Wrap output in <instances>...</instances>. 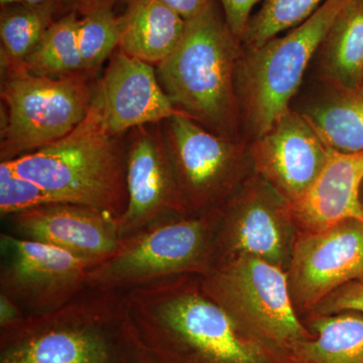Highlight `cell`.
I'll list each match as a JSON object with an SVG mask.
<instances>
[{"label":"cell","instance_id":"cell-1","mask_svg":"<svg viewBox=\"0 0 363 363\" xmlns=\"http://www.w3.org/2000/svg\"><path fill=\"white\" fill-rule=\"evenodd\" d=\"M123 311L140 363H298L238 323L207 295L199 274L126 291Z\"/></svg>","mask_w":363,"mask_h":363},{"label":"cell","instance_id":"cell-2","mask_svg":"<svg viewBox=\"0 0 363 363\" xmlns=\"http://www.w3.org/2000/svg\"><path fill=\"white\" fill-rule=\"evenodd\" d=\"M123 294L87 286L58 309L0 326V363H140Z\"/></svg>","mask_w":363,"mask_h":363},{"label":"cell","instance_id":"cell-3","mask_svg":"<svg viewBox=\"0 0 363 363\" xmlns=\"http://www.w3.org/2000/svg\"><path fill=\"white\" fill-rule=\"evenodd\" d=\"M242 52L221 6L211 0L187 21L180 45L157 66V78L177 111L217 135L234 138L240 116L236 74Z\"/></svg>","mask_w":363,"mask_h":363},{"label":"cell","instance_id":"cell-4","mask_svg":"<svg viewBox=\"0 0 363 363\" xmlns=\"http://www.w3.org/2000/svg\"><path fill=\"white\" fill-rule=\"evenodd\" d=\"M11 162L60 203L96 208L116 219L128 206L126 142L107 131L93 104L70 133Z\"/></svg>","mask_w":363,"mask_h":363},{"label":"cell","instance_id":"cell-5","mask_svg":"<svg viewBox=\"0 0 363 363\" xmlns=\"http://www.w3.org/2000/svg\"><path fill=\"white\" fill-rule=\"evenodd\" d=\"M221 208L181 216L124 238L121 250L88 272L87 286L126 292L184 274L205 276L215 266Z\"/></svg>","mask_w":363,"mask_h":363},{"label":"cell","instance_id":"cell-6","mask_svg":"<svg viewBox=\"0 0 363 363\" xmlns=\"http://www.w3.org/2000/svg\"><path fill=\"white\" fill-rule=\"evenodd\" d=\"M350 0H326L307 21L264 45L245 49L236 74V89L248 130L257 138L290 111L313 56Z\"/></svg>","mask_w":363,"mask_h":363},{"label":"cell","instance_id":"cell-7","mask_svg":"<svg viewBox=\"0 0 363 363\" xmlns=\"http://www.w3.org/2000/svg\"><path fill=\"white\" fill-rule=\"evenodd\" d=\"M4 71L1 162L57 142L87 116L93 99L87 72L52 78L33 75L20 67Z\"/></svg>","mask_w":363,"mask_h":363},{"label":"cell","instance_id":"cell-8","mask_svg":"<svg viewBox=\"0 0 363 363\" xmlns=\"http://www.w3.org/2000/svg\"><path fill=\"white\" fill-rule=\"evenodd\" d=\"M202 286L241 326L284 350L293 353L298 343L314 337L298 319L286 272L278 267L233 257L202 276Z\"/></svg>","mask_w":363,"mask_h":363},{"label":"cell","instance_id":"cell-9","mask_svg":"<svg viewBox=\"0 0 363 363\" xmlns=\"http://www.w3.org/2000/svg\"><path fill=\"white\" fill-rule=\"evenodd\" d=\"M162 126L189 216L223 207L240 179L242 145L182 112Z\"/></svg>","mask_w":363,"mask_h":363},{"label":"cell","instance_id":"cell-10","mask_svg":"<svg viewBox=\"0 0 363 363\" xmlns=\"http://www.w3.org/2000/svg\"><path fill=\"white\" fill-rule=\"evenodd\" d=\"M296 229L291 202L257 175L221 208L215 264L250 257L285 271L292 257Z\"/></svg>","mask_w":363,"mask_h":363},{"label":"cell","instance_id":"cell-11","mask_svg":"<svg viewBox=\"0 0 363 363\" xmlns=\"http://www.w3.org/2000/svg\"><path fill=\"white\" fill-rule=\"evenodd\" d=\"M0 293L25 314L58 309L87 289L95 264L62 248L2 233Z\"/></svg>","mask_w":363,"mask_h":363},{"label":"cell","instance_id":"cell-12","mask_svg":"<svg viewBox=\"0 0 363 363\" xmlns=\"http://www.w3.org/2000/svg\"><path fill=\"white\" fill-rule=\"evenodd\" d=\"M128 206L118 218L121 238L160 222L189 216L162 123L131 130L126 142Z\"/></svg>","mask_w":363,"mask_h":363},{"label":"cell","instance_id":"cell-13","mask_svg":"<svg viewBox=\"0 0 363 363\" xmlns=\"http://www.w3.org/2000/svg\"><path fill=\"white\" fill-rule=\"evenodd\" d=\"M286 272L296 310L306 311H314L340 286L363 279V220L301 233Z\"/></svg>","mask_w":363,"mask_h":363},{"label":"cell","instance_id":"cell-14","mask_svg":"<svg viewBox=\"0 0 363 363\" xmlns=\"http://www.w3.org/2000/svg\"><path fill=\"white\" fill-rule=\"evenodd\" d=\"M331 152L308 119L291 109L250 147L257 175L291 203L309 190Z\"/></svg>","mask_w":363,"mask_h":363},{"label":"cell","instance_id":"cell-15","mask_svg":"<svg viewBox=\"0 0 363 363\" xmlns=\"http://www.w3.org/2000/svg\"><path fill=\"white\" fill-rule=\"evenodd\" d=\"M92 104L114 136L164 123L180 112L162 89L157 68L119 49L93 88Z\"/></svg>","mask_w":363,"mask_h":363},{"label":"cell","instance_id":"cell-16","mask_svg":"<svg viewBox=\"0 0 363 363\" xmlns=\"http://www.w3.org/2000/svg\"><path fill=\"white\" fill-rule=\"evenodd\" d=\"M13 235L62 248L96 266L123 247L118 219L96 208L52 203L9 216Z\"/></svg>","mask_w":363,"mask_h":363},{"label":"cell","instance_id":"cell-17","mask_svg":"<svg viewBox=\"0 0 363 363\" xmlns=\"http://www.w3.org/2000/svg\"><path fill=\"white\" fill-rule=\"evenodd\" d=\"M362 182L363 154L332 150L326 166L309 190L291 203L297 228L302 233H318L350 219L363 220Z\"/></svg>","mask_w":363,"mask_h":363},{"label":"cell","instance_id":"cell-18","mask_svg":"<svg viewBox=\"0 0 363 363\" xmlns=\"http://www.w3.org/2000/svg\"><path fill=\"white\" fill-rule=\"evenodd\" d=\"M118 49L160 65L183 39L187 21L159 0H128Z\"/></svg>","mask_w":363,"mask_h":363},{"label":"cell","instance_id":"cell-19","mask_svg":"<svg viewBox=\"0 0 363 363\" xmlns=\"http://www.w3.org/2000/svg\"><path fill=\"white\" fill-rule=\"evenodd\" d=\"M321 69L330 86L358 89L363 79V0H350L320 47Z\"/></svg>","mask_w":363,"mask_h":363},{"label":"cell","instance_id":"cell-20","mask_svg":"<svg viewBox=\"0 0 363 363\" xmlns=\"http://www.w3.org/2000/svg\"><path fill=\"white\" fill-rule=\"evenodd\" d=\"M330 87V93L313 102L302 114L331 150L363 154V92Z\"/></svg>","mask_w":363,"mask_h":363},{"label":"cell","instance_id":"cell-21","mask_svg":"<svg viewBox=\"0 0 363 363\" xmlns=\"http://www.w3.org/2000/svg\"><path fill=\"white\" fill-rule=\"evenodd\" d=\"M314 335L293 353L298 363H363V315L347 311L314 316L307 323Z\"/></svg>","mask_w":363,"mask_h":363},{"label":"cell","instance_id":"cell-22","mask_svg":"<svg viewBox=\"0 0 363 363\" xmlns=\"http://www.w3.org/2000/svg\"><path fill=\"white\" fill-rule=\"evenodd\" d=\"M78 23L75 13H67L55 21L32 52L20 65L13 67H20L33 75L52 78L86 72L79 48Z\"/></svg>","mask_w":363,"mask_h":363},{"label":"cell","instance_id":"cell-23","mask_svg":"<svg viewBox=\"0 0 363 363\" xmlns=\"http://www.w3.org/2000/svg\"><path fill=\"white\" fill-rule=\"evenodd\" d=\"M58 6L11 4L1 7L0 39L2 67L20 65L37 47L50 26Z\"/></svg>","mask_w":363,"mask_h":363},{"label":"cell","instance_id":"cell-24","mask_svg":"<svg viewBox=\"0 0 363 363\" xmlns=\"http://www.w3.org/2000/svg\"><path fill=\"white\" fill-rule=\"evenodd\" d=\"M326 0H262L248 21L241 44L252 49L307 21Z\"/></svg>","mask_w":363,"mask_h":363},{"label":"cell","instance_id":"cell-25","mask_svg":"<svg viewBox=\"0 0 363 363\" xmlns=\"http://www.w3.org/2000/svg\"><path fill=\"white\" fill-rule=\"evenodd\" d=\"M123 16L102 7L79 18L78 43L84 70L93 72L111 58L121 44Z\"/></svg>","mask_w":363,"mask_h":363},{"label":"cell","instance_id":"cell-26","mask_svg":"<svg viewBox=\"0 0 363 363\" xmlns=\"http://www.w3.org/2000/svg\"><path fill=\"white\" fill-rule=\"evenodd\" d=\"M52 203L60 202L35 182L18 175L11 161L0 162V214L2 217Z\"/></svg>","mask_w":363,"mask_h":363},{"label":"cell","instance_id":"cell-27","mask_svg":"<svg viewBox=\"0 0 363 363\" xmlns=\"http://www.w3.org/2000/svg\"><path fill=\"white\" fill-rule=\"evenodd\" d=\"M353 311L363 315V279L346 284L329 294L313 311L314 316Z\"/></svg>","mask_w":363,"mask_h":363},{"label":"cell","instance_id":"cell-28","mask_svg":"<svg viewBox=\"0 0 363 363\" xmlns=\"http://www.w3.org/2000/svg\"><path fill=\"white\" fill-rule=\"evenodd\" d=\"M221 6L229 28L234 35L241 40L250 18L253 9L262 0H216Z\"/></svg>","mask_w":363,"mask_h":363},{"label":"cell","instance_id":"cell-29","mask_svg":"<svg viewBox=\"0 0 363 363\" xmlns=\"http://www.w3.org/2000/svg\"><path fill=\"white\" fill-rule=\"evenodd\" d=\"M180 14L186 21L192 20L204 11L211 0H159Z\"/></svg>","mask_w":363,"mask_h":363},{"label":"cell","instance_id":"cell-30","mask_svg":"<svg viewBox=\"0 0 363 363\" xmlns=\"http://www.w3.org/2000/svg\"><path fill=\"white\" fill-rule=\"evenodd\" d=\"M117 0H61V6L67 13H75L84 16V14L102 9V7H112Z\"/></svg>","mask_w":363,"mask_h":363},{"label":"cell","instance_id":"cell-31","mask_svg":"<svg viewBox=\"0 0 363 363\" xmlns=\"http://www.w3.org/2000/svg\"><path fill=\"white\" fill-rule=\"evenodd\" d=\"M25 314L23 309L11 298L0 293V326L11 323Z\"/></svg>","mask_w":363,"mask_h":363},{"label":"cell","instance_id":"cell-32","mask_svg":"<svg viewBox=\"0 0 363 363\" xmlns=\"http://www.w3.org/2000/svg\"><path fill=\"white\" fill-rule=\"evenodd\" d=\"M2 6L11 4H26L33 6H58L61 7V0H0Z\"/></svg>","mask_w":363,"mask_h":363},{"label":"cell","instance_id":"cell-33","mask_svg":"<svg viewBox=\"0 0 363 363\" xmlns=\"http://www.w3.org/2000/svg\"><path fill=\"white\" fill-rule=\"evenodd\" d=\"M360 203H362L363 208V182L362 184V187H360Z\"/></svg>","mask_w":363,"mask_h":363},{"label":"cell","instance_id":"cell-34","mask_svg":"<svg viewBox=\"0 0 363 363\" xmlns=\"http://www.w3.org/2000/svg\"><path fill=\"white\" fill-rule=\"evenodd\" d=\"M358 89H359L360 91H362V92H363V79L362 81V84H360L359 88H358Z\"/></svg>","mask_w":363,"mask_h":363}]
</instances>
